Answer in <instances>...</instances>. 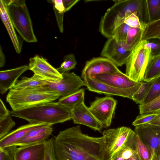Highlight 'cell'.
Returning <instances> with one entry per match:
<instances>
[{"instance_id": "1", "label": "cell", "mask_w": 160, "mask_h": 160, "mask_svg": "<svg viewBox=\"0 0 160 160\" xmlns=\"http://www.w3.org/2000/svg\"><path fill=\"white\" fill-rule=\"evenodd\" d=\"M54 153L57 160H103L104 138L89 136L82 132L80 126L59 132L54 138Z\"/></svg>"}, {"instance_id": "2", "label": "cell", "mask_w": 160, "mask_h": 160, "mask_svg": "<svg viewBox=\"0 0 160 160\" xmlns=\"http://www.w3.org/2000/svg\"><path fill=\"white\" fill-rule=\"evenodd\" d=\"M113 5L102 17L99 31L105 37L112 38L115 30L124 23L126 17L136 12L142 24L146 21L145 0H113Z\"/></svg>"}, {"instance_id": "3", "label": "cell", "mask_w": 160, "mask_h": 160, "mask_svg": "<svg viewBox=\"0 0 160 160\" xmlns=\"http://www.w3.org/2000/svg\"><path fill=\"white\" fill-rule=\"evenodd\" d=\"M11 116L24 119L29 123L52 125L71 119L70 111L58 102L43 103L25 109L10 111Z\"/></svg>"}, {"instance_id": "4", "label": "cell", "mask_w": 160, "mask_h": 160, "mask_svg": "<svg viewBox=\"0 0 160 160\" xmlns=\"http://www.w3.org/2000/svg\"><path fill=\"white\" fill-rule=\"evenodd\" d=\"M60 96L42 86L9 90L6 98L12 110L19 111L40 104L53 102Z\"/></svg>"}, {"instance_id": "5", "label": "cell", "mask_w": 160, "mask_h": 160, "mask_svg": "<svg viewBox=\"0 0 160 160\" xmlns=\"http://www.w3.org/2000/svg\"><path fill=\"white\" fill-rule=\"evenodd\" d=\"M4 1L14 27L21 37L28 42H37L38 40L33 32L32 22L25 1Z\"/></svg>"}, {"instance_id": "6", "label": "cell", "mask_w": 160, "mask_h": 160, "mask_svg": "<svg viewBox=\"0 0 160 160\" xmlns=\"http://www.w3.org/2000/svg\"><path fill=\"white\" fill-rule=\"evenodd\" d=\"M146 42L141 40L135 45L125 63V74L136 82L143 81L146 69L152 56L150 50L145 46Z\"/></svg>"}, {"instance_id": "7", "label": "cell", "mask_w": 160, "mask_h": 160, "mask_svg": "<svg viewBox=\"0 0 160 160\" xmlns=\"http://www.w3.org/2000/svg\"><path fill=\"white\" fill-rule=\"evenodd\" d=\"M132 131L125 127L105 130L103 132L105 143L103 160H110L124 146Z\"/></svg>"}, {"instance_id": "8", "label": "cell", "mask_w": 160, "mask_h": 160, "mask_svg": "<svg viewBox=\"0 0 160 160\" xmlns=\"http://www.w3.org/2000/svg\"><path fill=\"white\" fill-rule=\"evenodd\" d=\"M117 104L116 100L111 97H97L89 108L102 128H106L111 124Z\"/></svg>"}, {"instance_id": "9", "label": "cell", "mask_w": 160, "mask_h": 160, "mask_svg": "<svg viewBox=\"0 0 160 160\" xmlns=\"http://www.w3.org/2000/svg\"><path fill=\"white\" fill-rule=\"evenodd\" d=\"M90 76L112 87L126 91L133 96L142 83V82H136L131 79L121 71Z\"/></svg>"}, {"instance_id": "10", "label": "cell", "mask_w": 160, "mask_h": 160, "mask_svg": "<svg viewBox=\"0 0 160 160\" xmlns=\"http://www.w3.org/2000/svg\"><path fill=\"white\" fill-rule=\"evenodd\" d=\"M62 74V78L60 81L50 82L43 87L48 91L63 97L73 93L85 86L84 81L74 72H67Z\"/></svg>"}, {"instance_id": "11", "label": "cell", "mask_w": 160, "mask_h": 160, "mask_svg": "<svg viewBox=\"0 0 160 160\" xmlns=\"http://www.w3.org/2000/svg\"><path fill=\"white\" fill-rule=\"evenodd\" d=\"M28 69L42 79L51 82H57L62 78V73L47 61L38 55L29 59Z\"/></svg>"}, {"instance_id": "12", "label": "cell", "mask_w": 160, "mask_h": 160, "mask_svg": "<svg viewBox=\"0 0 160 160\" xmlns=\"http://www.w3.org/2000/svg\"><path fill=\"white\" fill-rule=\"evenodd\" d=\"M134 132L151 150L153 160L160 148V126L147 123L135 126Z\"/></svg>"}, {"instance_id": "13", "label": "cell", "mask_w": 160, "mask_h": 160, "mask_svg": "<svg viewBox=\"0 0 160 160\" xmlns=\"http://www.w3.org/2000/svg\"><path fill=\"white\" fill-rule=\"evenodd\" d=\"M120 71L116 65L108 58L103 57L94 58L86 62L81 77L83 79L93 75Z\"/></svg>"}, {"instance_id": "14", "label": "cell", "mask_w": 160, "mask_h": 160, "mask_svg": "<svg viewBox=\"0 0 160 160\" xmlns=\"http://www.w3.org/2000/svg\"><path fill=\"white\" fill-rule=\"evenodd\" d=\"M130 52L112 38H108L105 42L101 55L112 61L117 67H121L125 64Z\"/></svg>"}, {"instance_id": "15", "label": "cell", "mask_w": 160, "mask_h": 160, "mask_svg": "<svg viewBox=\"0 0 160 160\" xmlns=\"http://www.w3.org/2000/svg\"><path fill=\"white\" fill-rule=\"evenodd\" d=\"M70 113L71 119L75 124L84 125L99 131L103 128L84 102L71 110Z\"/></svg>"}, {"instance_id": "16", "label": "cell", "mask_w": 160, "mask_h": 160, "mask_svg": "<svg viewBox=\"0 0 160 160\" xmlns=\"http://www.w3.org/2000/svg\"><path fill=\"white\" fill-rule=\"evenodd\" d=\"M83 79L85 86L89 91L107 96L116 95L132 99L133 95L127 91L112 87L91 76L85 77Z\"/></svg>"}, {"instance_id": "17", "label": "cell", "mask_w": 160, "mask_h": 160, "mask_svg": "<svg viewBox=\"0 0 160 160\" xmlns=\"http://www.w3.org/2000/svg\"><path fill=\"white\" fill-rule=\"evenodd\" d=\"M52 126L46 125L31 131L13 145L22 147L45 142L52 133Z\"/></svg>"}, {"instance_id": "18", "label": "cell", "mask_w": 160, "mask_h": 160, "mask_svg": "<svg viewBox=\"0 0 160 160\" xmlns=\"http://www.w3.org/2000/svg\"><path fill=\"white\" fill-rule=\"evenodd\" d=\"M45 142L18 148L15 160H44Z\"/></svg>"}, {"instance_id": "19", "label": "cell", "mask_w": 160, "mask_h": 160, "mask_svg": "<svg viewBox=\"0 0 160 160\" xmlns=\"http://www.w3.org/2000/svg\"><path fill=\"white\" fill-rule=\"evenodd\" d=\"M28 69V66L24 65L15 68L0 71V93L3 94L15 85L18 78Z\"/></svg>"}, {"instance_id": "20", "label": "cell", "mask_w": 160, "mask_h": 160, "mask_svg": "<svg viewBox=\"0 0 160 160\" xmlns=\"http://www.w3.org/2000/svg\"><path fill=\"white\" fill-rule=\"evenodd\" d=\"M46 125H48L43 123H29L21 126L0 139V148L13 145L31 131Z\"/></svg>"}, {"instance_id": "21", "label": "cell", "mask_w": 160, "mask_h": 160, "mask_svg": "<svg viewBox=\"0 0 160 160\" xmlns=\"http://www.w3.org/2000/svg\"><path fill=\"white\" fill-rule=\"evenodd\" d=\"M0 13L2 20L8 33L15 50L17 53H19L21 52L22 43L20 42L15 31L4 0H0Z\"/></svg>"}, {"instance_id": "22", "label": "cell", "mask_w": 160, "mask_h": 160, "mask_svg": "<svg viewBox=\"0 0 160 160\" xmlns=\"http://www.w3.org/2000/svg\"><path fill=\"white\" fill-rule=\"evenodd\" d=\"M136 135L133 131L124 146L110 160H140L136 150Z\"/></svg>"}, {"instance_id": "23", "label": "cell", "mask_w": 160, "mask_h": 160, "mask_svg": "<svg viewBox=\"0 0 160 160\" xmlns=\"http://www.w3.org/2000/svg\"><path fill=\"white\" fill-rule=\"evenodd\" d=\"M84 90L79 89L69 95L61 97L58 102V103L70 111L84 102Z\"/></svg>"}, {"instance_id": "24", "label": "cell", "mask_w": 160, "mask_h": 160, "mask_svg": "<svg viewBox=\"0 0 160 160\" xmlns=\"http://www.w3.org/2000/svg\"><path fill=\"white\" fill-rule=\"evenodd\" d=\"M50 82H51L45 80L34 74L31 78L23 77L21 78L20 80H17L14 86L11 89H19L42 86Z\"/></svg>"}, {"instance_id": "25", "label": "cell", "mask_w": 160, "mask_h": 160, "mask_svg": "<svg viewBox=\"0 0 160 160\" xmlns=\"http://www.w3.org/2000/svg\"><path fill=\"white\" fill-rule=\"evenodd\" d=\"M160 75V54L152 56L148 63L145 72L143 81L148 82Z\"/></svg>"}, {"instance_id": "26", "label": "cell", "mask_w": 160, "mask_h": 160, "mask_svg": "<svg viewBox=\"0 0 160 160\" xmlns=\"http://www.w3.org/2000/svg\"><path fill=\"white\" fill-rule=\"evenodd\" d=\"M145 5L147 23L160 19V0H145Z\"/></svg>"}, {"instance_id": "27", "label": "cell", "mask_w": 160, "mask_h": 160, "mask_svg": "<svg viewBox=\"0 0 160 160\" xmlns=\"http://www.w3.org/2000/svg\"><path fill=\"white\" fill-rule=\"evenodd\" d=\"M160 38V19L144 24L142 29L141 40Z\"/></svg>"}, {"instance_id": "28", "label": "cell", "mask_w": 160, "mask_h": 160, "mask_svg": "<svg viewBox=\"0 0 160 160\" xmlns=\"http://www.w3.org/2000/svg\"><path fill=\"white\" fill-rule=\"evenodd\" d=\"M142 29L131 27L128 31L125 42L122 45L127 50L131 51L141 40Z\"/></svg>"}, {"instance_id": "29", "label": "cell", "mask_w": 160, "mask_h": 160, "mask_svg": "<svg viewBox=\"0 0 160 160\" xmlns=\"http://www.w3.org/2000/svg\"><path fill=\"white\" fill-rule=\"evenodd\" d=\"M155 79L149 82H142L139 89L132 97V99L136 103L139 104L140 105L143 104L151 88Z\"/></svg>"}, {"instance_id": "30", "label": "cell", "mask_w": 160, "mask_h": 160, "mask_svg": "<svg viewBox=\"0 0 160 160\" xmlns=\"http://www.w3.org/2000/svg\"><path fill=\"white\" fill-rule=\"evenodd\" d=\"M136 145L137 151L140 160H153L151 150L142 142L137 134Z\"/></svg>"}, {"instance_id": "31", "label": "cell", "mask_w": 160, "mask_h": 160, "mask_svg": "<svg viewBox=\"0 0 160 160\" xmlns=\"http://www.w3.org/2000/svg\"><path fill=\"white\" fill-rule=\"evenodd\" d=\"M140 114L160 111V95L145 104L139 106Z\"/></svg>"}, {"instance_id": "32", "label": "cell", "mask_w": 160, "mask_h": 160, "mask_svg": "<svg viewBox=\"0 0 160 160\" xmlns=\"http://www.w3.org/2000/svg\"><path fill=\"white\" fill-rule=\"evenodd\" d=\"M63 60L60 66L57 68L61 73L67 72L75 68L77 63L73 54H69L63 57Z\"/></svg>"}, {"instance_id": "33", "label": "cell", "mask_w": 160, "mask_h": 160, "mask_svg": "<svg viewBox=\"0 0 160 160\" xmlns=\"http://www.w3.org/2000/svg\"><path fill=\"white\" fill-rule=\"evenodd\" d=\"M15 124V122L12 119L11 115L0 119V139L8 134Z\"/></svg>"}, {"instance_id": "34", "label": "cell", "mask_w": 160, "mask_h": 160, "mask_svg": "<svg viewBox=\"0 0 160 160\" xmlns=\"http://www.w3.org/2000/svg\"><path fill=\"white\" fill-rule=\"evenodd\" d=\"M130 28L125 23L121 25L114 31L112 38L117 42L123 45L125 42L128 32Z\"/></svg>"}, {"instance_id": "35", "label": "cell", "mask_w": 160, "mask_h": 160, "mask_svg": "<svg viewBox=\"0 0 160 160\" xmlns=\"http://www.w3.org/2000/svg\"><path fill=\"white\" fill-rule=\"evenodd\" d=\"M160 95V75L156 78L142 104L150 102Z\"/></svg>"}, {"instance_id": "36", "label": "cell", "mask_w": 160, "mask_h": 160, "mask_svg": "<svg viewBox=\"0 0 160 160\" xmlns=\"http://www.w3.org/2000/svg\"><path fill=\"white\" fill-rule=\"evenodd\" d=\"M158 115L157 112L140 114L136 117L132 123L133 126H137L149 123L156 118Z\"/></svg>"}, {"instance_id": "37", "label": "cell", "mask_w": 160, "mask_h": 160, "mask_svg": "<svg viewBox=\"0 0 160 160\" xmlns=\"http://www.w3.org/2000/svg\"><path fill=\"white\" fill-rule=\"evenodd\" d=\"M17 148L16 145L0 148V160H15Z\"/></svg>"}, {"instance_id": "38", "label": "cell", "mask_w": 160, "mask_h": 160, "mask_svg": "<svg viewBox=\"0 0 160 160\" xmlns=\"http://www.w3.org/2000/svg\"><path fill=\"white\" fill-rule=\"evenodd\" d=\"M146 47L149 49L152 56L160 54V39L158 38L150 39L146 40Z\"/></svg>"}, {"instance_id": "39", "label": "cell", "mask_w": 160, "mask_h": 160, "mask_svg": "<svg viewBox=\"0 0 160 160\" xmlns=\"http://www.w3.org/2000/svg\"><path fill=\"white\" fill-rule=\"evenodd\" d=\"M124 23L131 28L140 29L142 28V26L136 12L132 13L127 16Z\"/></svg>"}, {"instance_id": "40", "label": "cell", "mask_w": 160, "mask_h": 160, "mask_svg": "<svg viewBox=\"0 0 160 160\" xmlns=\"http://www.w3.org/2000/svg\"><path fill=\"white\" fill-rule=\"evenodd\" d=\"M54 138L48 139L45 142V154L44 160H57L54 151Z\"/></svg>"}, {"instance_id": "41", "label": "cell", "mask_w": 160, "mask_h": 160, "mask_svg": "<svg viewBox=\"0 0 160 160\" xmlns=\"http://www.w3.org/2000/svg\"><path fill=\"white\" fill-rule=\"evenodd\" d=\"M53 9L59 30L60 32L62 33L63 31V18L65 12L63 11L58 10L54 8Z\"/></svg>"}, {"instance_id": "42", "label": "cell", "mask_w": 160, "mask_h": 160, "mask_svg": "<svg viewBox=\"0 0 160 160\" xmlns=\"http://www.w3.org/2000/svg\"><path fill=\"white\" fill-rule=\"evenodd\" d=\"M10 115V111L7 109L3 102L0 100V120Z\"/></svg>"}, {"instance_id": "43", "label": "cell", "mask_w": 160, "mask_h": 160, "mask_svg": "<svg viewBox=\"0 0 160 160\" xmlns=\"http://www.w3.org/2000/svg\"><path fill=\"white\" fill-rule=\"evenodd\" d=\"M62 1L65 12L70 9L74 5L79 2V0H63Z\"/></svg>"}, {"instance_id": "44", "label": "cell", "mask_w": 160, "mask_h": 160, "mask_svg": "<svg viewBox=\"0 0 160 160\" xmlns=\"http://www.w3.org/2000/svg\"><path fill=\"white\" fill-rule=\"evenodd\" d=\"M5 57L4 54L2 47L0 46V68L3 67L5 63Z\"/></svg>"}, {"instance_id": "45", "label": "cell", "mask_w": 160, "mask_h": 160, "mask_svg": "<svg viewBox=\"0 0 160 160\" xmlns=\"http://www.w3.org/2000/svg\"><path fill=\"white\" fill-rule=\"evenodd\" d=\"M158 115L157 118L149 123L154 125L160 126V111L157 112Z\"/></svg>"}, {"instance_id": "46", "label": "cell", "mask_w": 160, "mask_h": 160, "mask_svg": "<svg viewBox=\"0 0 160 160\" xmlns=\"http://www.w3.org/2000/svg\"><path fill=\"white\" fill-rule=\"evenodd\" d=\"M154 160H160V148L156 155Z\"/></svg>"}, {"instance_id": "47", "label": "cell", "mask_w": 160, "mask_h": 160, "mask_svg": "<svg viewBox=\"0 0 160 160\" xmlns=\"http://www.w3.org/2000/svg\"><path fill=\"white\" fill-rule=\"evenodd\" d=\"M159 39H160V38H159Z\"/></svg>"}]
</instances>
